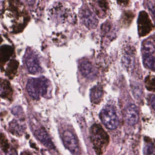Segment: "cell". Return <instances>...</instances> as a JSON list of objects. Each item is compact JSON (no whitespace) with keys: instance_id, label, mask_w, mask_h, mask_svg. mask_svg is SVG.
<instances>
[{"instance_id":"obj_9","label":"cell","mask_w":155,"mask_h":155,"mask_svg":"<svg viewBox=\"0 0 155 155\" xmlns=\"http://www.w3.org/2000/svg\"><path fill=\"white\" fill-rule=\"evenodd\" d=\"M81 15L82 21L88 28H93L97 25V20L94 14L88 9L86 8L82 10Z\"/></svg>"},{"instance_id":"obj_7","label":"cell","mask_w":155,"mask_h":155,"mask_svg":"<svg viewBox=\"0 0 155 155\" xmlns=\"http://www.w3.org/2000/svg\"><path fill=\"white\" fill-rule=\"evenodd\" d=\"M34 134L36 137L48 148L51 150L55 149L53 142L49 136L47 130L42 126L33 127Z\"/></svg>"},{"instance_id":"obj_10","label":"cell","mask_w":155,"mask_h":155,"mask_svg":"<svg viewBox=\"0 0 155 155\" xmlns=\"http://www.w3.org/2000/svg\"><path fill=\"white\" fill-rule=\"evenodd\" d=\"M80 69L82 75L87 78H94L96 76V70L89 61L83 60L81 61L80 64Z\"/></svg>"},{"instance_id":"obj_2","label":"cell","mask_w":155,"mask_h":155,"mask_svg":"<svg viewBox=\"0 0 155 155\" xmlns=\"http://www.w3.org/2000/svg\"><path fill=\"white\" fill-rule=\"evenodd\" d=\"M100 117L102 123L109 129H115L119 125V119L113 107L108 105L101 111Z\"/></svg>"},{"instance_id":"obj_19","label":"cell","mask_w":155,"mask_h":155,"mask_svg":"<svg viewBox=\"0 0 155 155\" xmlns=\"http://www.w3.org/2000/svg\"><path fill=\"white\" fill-rule=\"evenodd\" d=\"M1 147L3 152H8L9 149V144L8 140L2 133L1 134Z\"/></svg>"},{"instance_id":"obj_18","label":"cell","mask_w":155,"mask_h":155,"mask_svg":"<svg viewBox=\"0 0 155 155\" xmlns=\"http://www.w3.org/2000/svg\"><path fill=\"white\" fill-rule=\"evenodd\" d=\"M134 15L131 12H126L122 17V22L125 26H129L134 18Z\"/></svg>"},{"instance_id":"obj_11","label":"cell","mask_w":155,"mask_h":155,"mask_svg":"<svg viewBox=\"0 0 155 155\" xmlns=\"http://www.w3.org/2000/svg\"><path fill=\"white\" fill-rule=\"evenodd\" d=\"M26 126L22 119L13 120L9 124L10 131L15 136H21L25 132Z\"/></svg>"},{"instance_id":"obj_6","label":"cell","mask_w":155,"mask_h":155,"mask_svg":"<svg viewBox=\"0 0 155 155\" xmlns=\"http://www.w3.org/2000/svg\"><path fill=\"white\" fill-rule=\"evenodd\" d=\"M25 62L30 73L37 74L41 72L42 70L39 61L37 56L32 51H29L27 52L25 57Z\"/></svg>"},{"instance_id":"obj_17","label":"cell","mask_w":155,"mask_h":155,"mask_svg":"<svg viewBox=\"0 0 155 155\" xmlns=\"http://www.w3.org/2000/svg\"><path fill=\"white\" fill-rule=\"evenodd\" d=\"M143 62L147 68L152 70H155V57L151 55H144Z\"/></svg>"},{"instance_id":"obj_8","label":"cell","mask_w":155,"mask_h":155,"mask_svg":"<svg viewBox=\"0 0 155 155\" xmlns=\"http://www.w3.org/2000/svg\"><path fill=\"white\" fill-rule=\"evenodd\" d=\"M125 118L128 124L133 126L137 124L139 119V114L137 107L134 104L130 105L126 110Z\"/></svg>"},{"instance_id":"obj_13","label":"cell","mask_w":155,"mask_h":155,"mask_svg":"<svg viewBox=\"0 0 155 155\" xmlns=\"http://www.w3.org/2000/svg\"><path fill=\"white\" fill-rule=\"evenodd\" d=\"M18 66L19 63L17 61L12 60L11 61L6 69V76L11 79H12L17 74Z\"/></svg>"},{"instance_id":"obj_20","label":"cell","mask_w":155,"mask_h":155,"mask_svg":"<svg viewBox=\"0 0 155 155\" xmlns=\"http://www.w3.org/2000/svg\"><path fill=\"white\" fill-rule=\"evenodd\" d=\"M150 103L154 110H155V95H153L150 97Z\"/></svg>"},{"instance_id":"obj_1","label":"cell","mask_w":155,"mask_h":155,"mask_svg":"<svg viewBox=\"0 0 155 155\" xmlns=\"http://www.w3.org/2000/svg\"><path fill=\"white\" fill-rule=\"evenodd\" d=\"M27 89L33 99L38 100L40 97H48L51 92L50 81L44 77L29 79L27 83Z\"/></svg>"},{"instance_id":"obj_4","label":"cell","mask_w":155,"mask_h":155,"mask_svg":"<svg viewBox=\"0 0 155 155\" xmlns=\"http://www.w3.org/2000/svg\"><path fill=\"white\" fill-rule=\"evenodd\" d=\"M153 25L147 13L145 11L140 12L138 19V31L140 37H145L149 34Z\"/></svg>"},{"instance_id":"obj_3","label":"cell","mask_w":155,"mask_h":155,"mask_svg":"<svg viewBox=\"0 0 155 155\" xmlns=\"http://www.w3.org/2000/svg\"><path fill=\"white\" fill-rule=\"evenodd\" d=\"M91 138L97 151H101L107 143V137L106 133L99 125H93L91 129Z\"/></svg>"},{"instance_id":"obj_21","label":"cell","mask_w":155,"mask_h":155,"mask_svg":"<svg viewBox=\"0 0 155 155\" xmlns=\"http://www.w3.org/2000/svg\"><path fill=\"white\" fill-rule=\"evenodd\" d=\"M117 1L119 3L123 5H126L128 4L129 0H117Z\"/></svg>"},{"instance_id":"obj_15","label":"cell","mask_w":155,"mask_h":155,"mask_svg":"<svg viewBox=\"0 0 155 155\" xmlns=\"http://www.w3.org/2000/svg\"><path fill=\"white\" fill-rule=\"evenodd\" d=\"M12 53V50L10 47H3L1 49L0 53V59L1 64H4L6 63L9 59Z\"/></svg>"},{"instance_id":"obj_12","label":"cell","mask_w":155,"mask_h":155,"mask_svg":"<svg viewBox=\"0 0 155 155\" xmlns=\"http://www.w3.org/2000/svg\"><path fill=\"white\" fill-rule=\"evenodd\" d=\"M12 89L9 82L4 80L1 83V96L2 98L11 100L12 97Z\"/></svg>"},{"instance_id":"obj_14","label":"cell","mask_w":155,"mask_h":155,"mask_svg":"<svg viewBox=\"0 0 155 155\" xmlns=\"http://www.w3.org/2000/svg\"><path fill=\"white\" fill-rule=\"evenodd\" d=\"M102 90L99 86H95L91 91L90 97L91 101L95 104H97L101 100Z\"/></svg>"},{"instance_id":"obj_16","label":"cell","mask_w":155,"mask_h":155,"mask_svg":"<svg viewBox=\"0 0 155 155\" xmlns=\"http://www.w3.org/2000/svg\"><path fill=\"white\" fill-rule=\"evenodd\" d=\"M142 50L144 55H151L155 51V47L151 40H147L142 44Z\"/></svg>"},{"instance_id":"obj_5","label":"cell","mask_w":155,"mask_h":155,"mask_svg":"<svg viewBox=\"0 0 155 155\" xmlns=\"http://www.w3.org/2000/svg\"><path fill=\"white\" fill-rule=\"evenodd\" d=\"M62 140L64 146L72 154H79V146L77 138L69 130H66L62 133Z\"/></svg>"}]
</instances>
